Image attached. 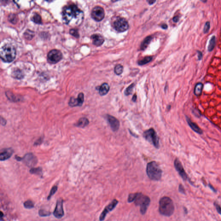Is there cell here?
<instances>
[{"instance_id":"30bf717a","label":"cell","mask_w":221,"mask_h":221,"mask_svg":"<svg viewBox=\"0 0 221 221\" xmlns=\"http://www.w3.org/2000/svg\"><path fill=\"white\" fill-rule=\"evenodd\" d=\"M91 16L94 20L100 21L103 19L105 17V11L103 9L100 7H96L92 10Z\"/></svg>"},{"instance_id":"5bb4252c","label":"cell","mask_w":221,"mask_h":221,"mask_svg":"<svg viewBox=\"0 0 221 221\" xmlns=\"http://www.w3.org/2000/svg\"><path fill=\"white\" fill-rule=\"evenodd\" d=\"M84 94L81 93L78 95L77 99L74 97H71L69 102V105L70 107L81 106L84 102Z\"/></svg>"},{"instance_id":"836d02e7","label":"cell","mask_w":221,"mask_h":221,"mask_svg":"<svg viewBox=\"0 0 221 221\" xmlns=\"http://www.w3.org/2000/svg\"><path fill=\"white\" fill-rule=\"evenodd\" d=\"M57 187L56 186H54L53 187V188H51V190L50 194L48 195V197L47 198L48 201H49L51 199V197L55 194L56 192H57Z\"/></svg>"},{"instance_id":"cb8c5ba5","label":"cell","mask_w":221,"mask_h":221,"mask_svg":"<svg viewBox=\"0 0 221 221\" xmlns=\"http://www.w3.org/2000/svg\"><path fill=\"white\" fill-rule=\"evenodd\" d=\"M12 76L16 79H20L23 78L24 75L22 71L19 69H15L13 71Z\"/></svg>"},{"instance_id":"7bdbcfd3","label":"cell","mask_w":221,"mask_h":221,"mask_svg":"<svg viewBox=\"0 0 221 221\" xmlns=\"http://www.w3.org/2000/svg\"><path fill=\"white\" fill-rule=\"evenodd\" d=\"M197 52L198 53V60H201L202 59L203 57V54L202 52L200 51H198Z\"/></svg>"},{"instance_id":"74e56055","label":"cell","mask_w":221,"mask_h":221,"mask_svg":"<svg viewBox=\"0 0 221 221\" xmlns=\"http://www.w3.org/2000/svg\"><path fill=\"white\" fill-rule=\"evenodd\" d=\"M192 112L194 115H195L196 117L200 118L201 116V112L198 109H193L192 110Z\"/></svg>"},{"instance_id":"9c48e42d","label":"cell","mask_w":221,"mask_h":221,"mask_svg":"<svg viewBox=\"0 0 221 221\" xmlns=\"http://www.w3.org/2000/svg\"><path fill=\"white\" fill-rule=\"evenodd\" d=\"M113 26L118 32H124L128 29L129 24L126 20L123 18L118 17L114 21Z\"/></svg>"},{"instance_id":"f5cc1de1","label":"cell","mask_w":221,"mask_h":221,"mask_svg":"<svg viewBox=\"0 0 221 221\" xmlns=\"http://www.w3.org/2000/svg\"><path fill=\"white\" fill-rule=\"evenodd\" d=\"M200 1H201L203 3H206L207 2V0H200Z\"/></svg>"},{"instance_id":"ffe728a7","label":"cell","mask_w":221,"mask_h":221,"mask_svg":"<svg viewBox=\"0 0 221 221\" xmlns=\"http://www.w3.org/2000/svg\"><path fill=\"white\" fill-rule=\"evenodd\" d=\"M110 87L109 84L107 83H104L99 88V94L102 96H105L109 93Z\"/></svg>"},{"instance_id":"b9f144b4","label":"cell","mask_w":221,"mask_h":221,"mask_svg":"<svg viewBox=\"0 0 221 221\" xmlns=\"http://www.w3.org/2000/svg\"><path fill=\"white\" fill-rule=\"evenodd\" d=\"M178 190H179V192L181 193V194H185V193H186L185 189H184V186H183L182 184H179V187H178Z\"/></svg>"},{"instance_id":"11a10c76","label":"cell","mask_w":221,"mask_h":221,"mask_svg":"<svg viewBox=\"0 0 221 221\" xmlns=\"http://www.w3.org/2000/svg\"><path fill=\"white\" fill-rule=\"evenodd\" d=\"M118 1V0H112L113 2H115Z\"/></svg>"},{"instance_id":"e0dca14e","label":"cell","mask_w":221,"mask_h":221,"mask_svg":"<svg viewBox=\"0 0 221 221\" xmlns=\"http://www.w3.org/2000/svg\"><path fill=\"white\" fill-rule=\"evenodd\" d=\"M93 40V43L97 46H101L104 42V38L102 35L100 34H94L91 37Z\"/></svg>"},{"instance_id":"d6986e66","label":"cell","mask_w":221,"mask_h":221,"mask_svg":"<svg viewBox=\"0 0 221 221\" xmlns=\"http://www.w3.org/2000/svg\"><path fill=\"white\" fill-rule=\"evenodd\" d=\"M204 84L201 82L197 83L194 89V94L197 97H200L202 94L204 89Z\"/></svg>"},{"instance_id":"d6a6232c","label":"cell","mask_w":221,"mask_h":221,"mask_svg":"<svg viewBox=\"0 0 221 221\" xmlns=\"http://www.w3.org/2000/svg\"><path fill=\"white\" fill-rule=\"evenodd\" d=\"M135 86L134 84H131L130 86H129L127 88L125 91L124 92L125 95L126 96H128V95H130L132 93L134 87Z\"/></svg>"},{"instance_id":"4fadbf2b","label":"cell","mask_w":221,"mask_h":221,"mask_svg":"<svg viewBox=\"0 0 221 221\" xmlns=\"http://www.w3.org/2000/svg\"><path fill=\"white\" fill-rule=\"evenodd\" d=\"M174 166L176 171H178V174L180 175L181 178L184 180L186 181L188 179V175L186 174L184 167L178 158H176L174 161Z\"/></svg>"},{"instance_id":"4dcf8cb0","label":"cell","mask_w":221,"mask_h":221,"mask_svg":"<svg viewBox=\"0 0 221 221\" xmlns=\"http://www.w3.org/2000/svg\"><path fill=\"white\" fill-rule=\"evenodd\" d=\"M24 207L28 209H32L34 207V204L32 201L29 200L25 202L23 204Z\"/></svg>"},{"instance_id":"ac0fdd59","label":"cell","mask_w":221,"mask_h":221,"mask_svg":"<svg viewBox=\"0 0 221 221\" xmlns=\"http://www.w3.org/2000/svg\"><path fill=\"white\" fill-rule=\"evenodd\" d=\"M186 120H187L188 124L189 125V126L191 128L192 130H194L195 132L197 133L198 134L200 135L203 134V130L195 123L192 121L188 117H186Z\"/></svg>"},{"instance_id":"52a82bcc","label":"cell","mask_w":221,"mask_h":221,"mask_svg":"<svg viewBox=\"0 0 221 221\" xmlns=\"http://www.w3.org/2000/svg\"><path fill=\"white\" fill-rule=\"evenodd\" d=\"M15 158L17 161H22L29 167H33L37 164V157L32 153H26L23 157L16 155Z\"/></svg>"},{"instance_id":"f6af8a7d","label":"cell","mask_w":221,"mask_h":221,"mask_svg":"<svg viewBox=\"0 0 221 221\" xmlns=\"http://www.w3.org/2000/svg\"><path fill=\"white\" fill-rule=\"evenodd\" d=\"M146 1H147V2L148 3L149 5H151L154 4V3L156 2V0H146Z\"/></svg>"},{"instance_id":"60d3db41","label":"cell","mask_w":221,"mask_h":221,"mask_svg":"<svg viewBox=\"0 0 221 221\" xmlns=\"http://www.w3.org/2000/svg\"><path fill=\"white\" fill-rule=\"evenodd\" d=\"M214 206H215L216 207V210L217 211L218 213H219V214L221 215V207L219 204L215 202L214 203Z\"/></svg>"},{"instance_id":"f1b7e54d","label":"cell","mask_w":221,"mask_h":221,"mask_svg":"<svg viewBox=\"0 0 221 221\" xmlns=\"http://www.w3.org/2000/svg\"><path fill=\"white\" fill-rule=\"evenodd\" d=\"M123 71V67L121 64H117L115 68V74L117 75H121Z\"/></svg>"},{"instance_id":"f35d334b","label":"cell","mask_w":221,"mask_h":221,"mask_svg":"<svg viewBox=\"0 0 221 221\" xmlns=\"http://www.w3.org/2000/svg\"><path fill=\"white\" fill-rule=\"evenodd\" d=\"M70 34L71 35H73L74 37L78 38L79 37V34L78 31L76 29H72L70 30Z\"/></svg>"},{"instance_id":"8992f818","label":"cell","mask_w":221,"mask_h":221,"mask_svg":"<svg viewBox=\"0 0 221 221\" xmlns=\"http://www.w3.org/2000/svg\"><path fill=\"white\" fill-rule=\"evenodd\" d=\"M143 136L146 140L153 145L156 149L159 148L160 146L159 139L156 132L153 128H150L145 131L143 133Z\"/></svg>"},{"instance_id":"bcb514c9","label":"cell","mask_w":221,"mask_h":221,"mask_svg":"<svg viewBox=\"0 0 221 221\" xmlns=\"http://www.w3.org/2000/svg\"><path fill=\"white\" fill-rule=\"evenodd\" d=\"M173 21L174 22L177 23L178 22V21L179 20V17L178 16H175L173 18Z\"/></svg>"},{"instance_id":"d4e9b609","label":"cell","mask_w":221,"mask_h":221,"mask_svg":"<svg viewBox=\"0 0 221 221\" xmlns=\"http://www.w3.org/2000/svg\"><path fill=\"white\" fill-rule=\"evenodd\" d=\"M216 44V38L215 35L212 36L209 41L208 46V51L209 52L213 51L215 47Z\"/></svg>"},{"instance_id":"4316f807","label":"cell","mask_w":221,"mask_h":221,"mask_svg":"<svg viewBox=\"0 0 221 221\" xmlns=\"http://www.w3.org/2000/svg\"><path fill=\"white\" fill-rule=\"evenodd\" d=\"M34 32L32 31L28 30L24 33V37L27 40H31L34 36Z\"/></svg>"},{"instance_id":"2e32d148","label":"cell","mask_w":221,"mask_h":221,"mask_svg":"<svg viewBox=\"0 0 221 221\" xmlns=\"http://www.w3.org/2000/svg\"><path fill=\"white\" fill-rule=\"evenodd\" d=\"M14 150L11 148H5L1 149L0 152V160L5 161L11 157L14 153Z\"/></svg>"},{"instance_id":"c3c4849f","label":"cell","mask_w":221,"mask_h":221,"mask_svg":"<svg viewBox=\"0 0 221 221\" xmlns=\"http://www.w3.org/2000/svg\"><path fill=\"white\" fill-rule=\"evenodd\" d=\"M137 97L136 95L135 94L134 96H133V97L132 100L134 102H136V101L137 100Z\"/></svg>"},{"instance_id":"7c38bea8","label":"cell","mask_w":221,"mask_h":221,"mask_svg":"<svg viewBox=\"0 0 221 221\" xmlns=\"http://www.w3.org/2000/svg\"><path fill=\"white\" fill-rule=\"evenodd\" d=\"M118 203V201L116 199H115L111 203H110L106 207L103 211L102 212L100 216V220L103 221L106 218V216L108 213L111 212V211H112L116 207Z\"/></svg>"},{"instance_id":"7a4b0ae2","label":"cell","mask_w":221,"mask_h":221,"mask_svg":"<svg viewBox=\"0 0 221 221\" xmlns=\"http://www.w3.org/2000/svg\"><path fill=\"white\" fill-rule=\"evenodd\" d=\"M174 206L173 201L168 197H163L159 202V212L161 215L169 217L173 214Z\"/></svg>"},{"instance_id":"d590c367","label":"cell","mask_w":221,"mask_h":221,"mask_svg":"<svg viewBox=\"0 0 221 221\" xmlns=\"http://www.w3.org/2000/svg\"><path fill=\"white\" fill-rule=\"evenodd\" d=\"M136 195L137 193L129 194L128 198V202L129 203H132V202H134L136 197Z\"/></svg>"},{"instance_id":"e575fe53","label":"cell","mask_w":221,"mask_h":221,"mask_svg":"<svg viewBox=\"0 0 221 221\" xmlns=\"http://www.w3.org/2000/svg\"><path fill=\"white\" fill-rule=\"evenodd\" d=\"M210 27V22L207 21L205 23L204 27V34L208 33Z\"/></svg>"},{"instance_id":"44dd1931","label":"cell","mask_w":221,"mask_h":221,"mask_svg":"<svg viewBox=\"0 0 221 221\" xmlns=\"http://www.w3.org/2000/svg\"><path fill=\"white\" fill-rule=\"evenodd\" d=\"M14 2L19 7L27 8L30 5L32 0H14Z\"/></svg>"},{"instance_id":"db71d44e","label":"cell","mask_w":221,"mask_h":221,"mask_svg":"<svg viewBox=\"0 0 221 221\" xmlns=\"http://www.w3.org/2000/svg\"><path fill=\"white\" fill-rule=\"evenodd\" d=\"M46 2H53L54 0H45Z\"/></svg>"},{"instance_id":"ba28073f","label":"cell","mask_w":221,"mask_h":221,"mask_svg":"<svg viewBox=\"0 0 221 221\" xmlns=\"http://www.w3.org/2000/svg\"><path fill=\"white\" fill-rule=\"evenodd\" d=\"M63 55L60 51L54 49L49 51L47 55V60L51 64H55L60 61Z\"/></svg>"},{"instance_id":"f907efd6","label":"cell","mask_w":221,"mask_h":221,"mask_svg":"<svg viewBox=\"0 0 221 221\" xmlns=\"http://www.w3.org/2000/svg\"><path fill=\"white\" fill-rule=\"evenodd\" d=\"M161 27L163 29H166L167 28V25L165 24H163L162 26H161Z\"/></svg>"},{"instance_id":"277c9868","label":"cell","mask_w":221,"mask_h":221,"mask_svg":"<svg viewBox=\"0 0 221 221\" xmlns=\"http://www.w3.org/2000/svg\"><path fill=\"white\" fill-rule=\"evenodd\" d=\"M0 55L3 61L7 63H10L15 58L16 50L12 45H6L1 49Z\"/></svg>"},{"instance_id":"816d5d0a","label":"cell","mask_w":221,"mask_h":221,"mask_svg":"<svg viewBox=\"0 0 221 221\" xmlns=\"http://www.w3.org/2000/svg\"><path fill=\"white\" fill-rule=\"evenodd\" d=\"M184 212H185V213L186 214L188 213V211H187V208H184Z\"/></svg>"},{"instance_id":"83f0119b","label":"cell","mask_w":221,"mask_h":221,"mask_svg":"<svg viewBox=\"0 0 221 221\" xmlns=\"http://www.w3.org/2000/svg\"><path fill=\"white\" fill-rule=\"evenodd\" d=\"M152 57H145L142 60H140L138 62V64L140 65H143L148 64L152 60Z\"/></svg>"},{"instance_id":"7dc6e473","label":"cell","mask_w":221,"mask_h":221,"mask_svg":"<svg viewBox=\"0 0 221 221\" xmlns=\"http://www.w3.org/2000/svg\"><path fill=\"white\" fill-rule=\"evenodd\" d=\"M209 188H210V189H211V190H212V191H213L214 192H215V193H216V192H217V191H216V189H215V188H214L213 187V186H212V185H211V184H209Z\"/></svg>"},{"instance_id":"603a6c76","label":"cell","mask_w":221,"mask_h":221,"mask_svg":"<svg viewBox=\"0 0 221 221\" xmlns=\"http://www.w3.org/2000/svg\"><path fill=\"white\" fill-rule=\"evenodd\" d=\"M152 39V37L151 36H149L146 38L141 45V50H144L150 43Z\"/></svg>"},{"instance_id":"8d00e7d4","label":"cell","mask_w":221,"mask_h":221,"mask_svg":"<svg viewBox=\"0 0 221 221\" xmlns=\"http://www.w3.org/2000/svg\"><path fill=\"white\" fill-rule=\"evenodd\" d=\"M9 20L13 23H16L17 22L16 16L14 14L10 15L9 17Z\"/></svg>"},{"instance_id":"f546056e","label":"cell","mask_w":221,"mask_h":221,"mask_svg":"<svg viewBox=\"0 0 221 221\" xmlns=\"http://www.w3.org/2000/svg\"><path fill=\"white\" fill-rule=\"evenodd\" d=\"M32 20L35 23L37 24L41 23V17L38 14H34L33 17L32 18Z\"/></svg>"},{"instance_id":"484cf974","label":"cell","mask_w":221,"mask_h":221,"mask_svg":"<svg viewBox=\"0 0 221 221\" xmlns=\"http://www.w3.org/2000/svg\"><path fill=\"white\" fill-rule=\"evenodd\" d=\"M29 172L32 174L41 175L42 173V169L41 167H32L29 170Z\"/></svg>"},{"instance_id":"ee69618b","label":"cell","mask_w":221,"mask_h":221,"mask_svg":"<svg viewBox=\"0 0 221 221\" xmlns=\"http://www.w3.org/2000/svg\"><path fill=\"white\" fill-rule=\"evenodd\" d=\"M1 124L3 126H5L6 124V121L5 119H3L2 117L1 118Z\"/></svg>"},{"instance_id":"7402d4cb","label":"cell","mask_w":221,"mask_h":221,"mask_svg":"<svg viewBox=\"0 0 221 221\" xmlns=\"http://www.w3.org/2000/svg\"><path fill=\"white\" fill-rule=\"evenodd\" d=\"M89 124V121L88 119L86 118H82L79 120L75 126L78 127L84 128L87 126Z\"/></svg>"},{"instance_id":"6da1fadb","label":"cell","mask_w":221,"mask_h":221,"mask_svg":"<svg viewBox=\"0 0 221 221\" xmlns=\"http://www.w3.org/2000/svg\"><path fill=\"white\" fill-rule=\"evenodd\" d=\"M62 18L67 25L73 27L79 26L83 22L84 12L75 5H70L63 8Z\"/></svg>"},{"instance_id":"681fc988","label":"cell","mask_w":221,"mask_h":221,"mask_svg":"<svg viewBox=\"0 0 221 221\" xmlns=\"http://www.w3.org/2000/svg\"><path fill=\"white\" fill-rule=\"evenodd\" d=\"M4 216V214L2 212H1V216H0V218H1V219H0V220L1 221H2L3 220V219H2V218Z\"/></svg>"},{"instance_id":"9a60e30c","label":"cell","mask_w":221,"mask_h":221,"mask_svg":"<svg viewBox=\"0 0 221 221\" xmlns=\"http://www.w3.org/2000/svg\"><path fill=\"white\" fill-rule=\"evenodd\" d=\"M107 120L112 130L114 132L118 130L120 127V122L117 119L112 116L108 115L107 116Z\"/></svg>"},{"instance_id":"3957f363","label":"cell","mask_w":221,"mask_h":221,"mask_svg":"<svg viewBox=\"0 0 221 221\" xmlns=\"http://www.w3.org/2000/svg\"><path fill=\"white\" fill-rule=\"evenodd\" d=\"M146 174L149 178L154 181H159L162 176V170L155 161L148 163L146 166Z\"/></svg>"},{"instance_id":"8fae6325","label":"cell","mask_w":221,"mask_h":221,"mask_svg":"<svg viewBox=\"0 0 221 221\" xmlns=\"http://www.w3.org/2000/svg\"><path fill=\"white\" fill-rule=\"evenodd\" d=\"M53 215L57 219H60L64 216L63 200L62 199L60 198L57 200Z\"/></svg>"},{"instance_id":"1f68e13d","label":"cell","mask_w":221,"mask_h":221,"mask_svg":"<svg viewBox=\"0 0 221 221\" xmlns=\"http://www.w3.org/2000/svg\"><path fill=\"white\" fill-rule=\"evenodd\" d=\"M51 213L49 211H47L44 210H39L38 212V214L40 217H47L50 216L51 215Z\"/></svg>"},{"instance_id":"5b68a950","label":"cell","mask_w":221,"mask_h":221,"mask_svg":"<svg viewBox=\"0 0 221 221\" xmlns=\"http://www.w3.org/2000/svg\"><path fill=\"white\" fill-rule=\"evenodd\" d=\"M134 202L136 206H140L141 213L144 215L150 204V198L148 196L143 195L142 193H137Z\"/></svg>"},{"instance_id":"ab89813d","label":"cell","mask_w":221,"mask_h":221,"mask_svg":"<svg viewBox=\"0 0 221 221\" xmlns=\"http://www.w3.org/2000/svg\"><path fill=\"white\" fill-rule=\"evenodd\" d=\"M43 139L44 137H41L39 139H38L37 140L35 141V142L34 143V145L35 146L40 145L43 142Z\"/></svg>"}]
</instances>
